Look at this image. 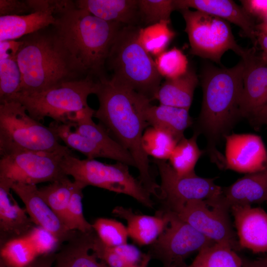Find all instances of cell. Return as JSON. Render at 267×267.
Segmentation results:
<instances>
[{
  "label": "cell",
  "instance_id": "45",
  "mask_svg": "<svg viewBox=\"0 0 267 267\" xmlns=\"http://www.w3.org/2000/svg\"><path fill=\"white\" fill-rule=\"evenodd\" d=\"M257 42L260 44L263 50L262 58L267 62V27L264 24L257 27Z\"/></svg>",
  "mask_w": 267,
  "mask_h": 267
},
{
  "label": "cell",
  "instance_id": "12",
  "mask_svg": "<svg viewBox=\"0 0 267 267\" xmlns=\"http://www.w3.org/2000/svg\"><path fill=\"white\" fill-rule=\"evenodd\" d=\"M163 210L166 226L150 245L148 253L151 258L159 260L163 267H186L184 261L189 256L215 243L174 212Z\"/></svg>",
  "mask_w": 267,
  "mask_h": 267
},
{
  "label": "cell",
  "instance_id": "33",
  "mask_svg": "<svg viewBox=\"0 0 267 267\" xmlns=\"http://www.w3.org/2000/svg\"><path fill=\"white\" fill-rule=\"evenodd\" d=\"M0 254V261L9 267H28L39 257L25 236L1 246Z\"/></svg>",
  "mask_w": 267,
  "mask_h": 267
},
{
  "label": "cell",
  "instance_id": "30",
  "mask_svg": "<svg viewBox=\"0 0 267 267\" xmlns=\"http://www.w3.org/2000/svg\"><path fill=\"white\" fill-rule=\"evenodd\" d=\"M74 187V181L67 176L38 188L40 196L63 222Z\"/></svg>",
  "mask_w": 267,
  "mask_h": 267
},
{
  "label": "cell",
  "instance_id": "16",
  "mask_svg": "<svg viewBox=\"0 0 267 267\" xmlns=\"http://www.w3.org/2000/svg\"><path fill=\"white\" fill-rule=\"evenodd\" d=\"M224 138L225 169L249 174L267 167V152L259 136L233 134Z\"/></svg>",
  "mask_w": 267,
  "mask_h": 267
},
{
  "label": "cell",
  "instance_id": "35",
  "mask_svg": "<svg viewBox=\"0 0 267 267\" xmlns=\"http://www.w3.org/2000/svg\"><path fill=\"white\" fill-rule=\"evenodd\" d=\"M155 63L159 74L166 80L178 78L189 69L186 55L176 47L156 56Z\"/></svg>",
  "mask_w": 267,
  "mask_h": 267
},
{
  "label": "cell",
  "instance_id": "37",
  "mask_svg": "<svg viewBox=\"0 0 267 267\" xmlns=\"http://www.w3.org/2000/svg\"><path fill=\"white\" fill-rule=\"evenodd\" d=\"M21 73L16 60L0 59V103L10 100L19 90Z\"/></svg>",
  "mask_w": 267,
  "mask_h": 267
},
{
  "label": "cell",
  "instance_id": "18",
  "mask_svg": "<svg viewBox=\"0 0 267 267\" xmlns=\"http://www.w3.org/2000/svg\"><path fill=\"white\" fill-rule=\"evenodd\" d=\"M230 210L240 248L267 253V212L249 205L233 206Z\"/></svg>",
  "mask_w": 267,
  "mask_h": 267
},
{
  "label": "cell",
  "instance_id": "31",
  "mask_svg": "<svg viewBox=\"0 0 267 267\" xmlns=\"http://www.w3.org/2000/svg\"><path fill=\"white\" fill-rule=\"evenodd\" d=\"M170 21H162L139 28L137 39L144 49L151 55L157 56L164 51L174 38L175 32L170 28Z\"/></svg>",
  "mask_w": 267,
  "mask_h": 267
},
{
  "label": "cell",
  "instance_id": "4",
  "mask_svg": "<svg viewBox=\"0 0 267 267\" xmlns=\"http://www.w3.org/2000/svg\"><path fill=\"white\" fill-rule=\"evenodd\" d=\"M54 16L52 26L87 74L97 79L105 77L110 48L125 25L97 17L77 7L73 0H69Z\"/></svg>",
  "mask_w": 267,
  "mask_h": 267
},
{
  "label": "cell",
  "instance_id": "28",
  "mask_svg": "<svg viewBox=\"0 0 267 267\" xmlns=\"http://www.w3.org/2000/svg\"><path fill=\"white\" fill-rule=\"evenodd\" d=\"M186 267H243V259L230 246L215 243L198 252Z\"/></svg>",
  "mask_w": 267,
  "mask_h": 267
},
{
  "label": "cell",
  "instance_id": "13",
  "mask_svg": "<svg viewBox=\"0 0 267 267\" xmlns=\"http://www.w3.org/2000/svg\"><path fill=\"white\" fill-rule=\"evenodd\" d=\"M220 196L211 200L189 201L172 211L215 243L239 250L241 248L237 234L229 216L230 209L223 204Z\"/></svg>",
  "mask_w": 267,
  "mask_h": 267
},
{
  "label": "cell",
  "instance_id": "23",
  "mask_svg": "<svg viewBox=\"0 0 267 267\" xmlns=\"http://www.w3.org/2000/svg\"><path fill=\"white\" fill-rule=\"evenodd\" d=\"M112 214L126 221L129 236L140 246L152 244L167 223L163 210L157 211L152 216L136 214L130 208L118 206L113 209Z\"/></svg>",
  "mask_w": 267,
  "mask_h": 267
},
{
  "label": "cell",
  "instance_id": "10",
  "mask_svg": "<svg viewBox=\"0 0 267 267\" xmlns=\"http://www.w3.org/2000/svg\"><path fill=\"white\" fill-rule=\"evenodd\" d=\"M180 11L185 22L190 53L221 63L222 55L232 50L243 58L247 50L236 43L228 21L198 10L183 9Z\"/></svg>",
  "mask_w": 267,
  "mask_h": 267
},
{
  "label": "cell",
  "instance_id": "9",
  "mask_svg": "<svg viewBox=\"0 0 267 267\" xmlns=\"http://www.w3.org/2000/svg\"><path fill=\"white\" fill-rule=\"evenodd\" d=\"M94 112L92 109L65 123L53 121L49 127L66 146L83 154L87 159L106 158L135 167L130 153L102 126L93 122Z\"/></svg>",
  "mask_w": 267,
  "mask_h": 267
},
{
  "label": "cell",
  "instance_id": "1",
  "mask_svg": "<svg viewBox=\"0 0 267 267\" xmlns=\"http://www.w3.org/2000/svg\"><path fill=\"white\" fill-rule=\"evenodd\" d=\"M95 94L99 105L93 117L130 153L139 172V180L151 195L159 198L160 185L151 176L148 156L141 144L143 134L149 126L145 111L151 101L105 77L98 79Z\"/></svg>",
  "mask_w": 267,
  "mask_h": 267
},
{
  "label": "cell",
  "instance_id": "47",
  "mask_svg": "<svg viewBox=\"0 0 267 267\" xmlns=\"http://www.w3.org/2000/svg\"><path fill=\"white\" fill-rule=\"evenodd\" d=\"M250 123L255 129L264 124L267 125V106L259 111Z\"/></svg>",
  "mask_w": 267,
  "mask_h": 267
},
{
  "label": "cell",
  "instance_id": "5",
  "mask_svg": "<svg viewBox=\"0 0 267 267\" xmlns=\"http://www.w3.org/2000/svg\"><path fill=\"white\" fill-rule=\"evenodd\" d=\"M139 28L123 26L117 35L105 65L112 73L110 79L147 97L155 99L162 77L155 60L138 41Z\"/></svg>",
  "mask_w": 267,
  "mask_h": 267
},
{
  "label": "cell",
  "instance_id": "2",
  "mask_svg": "<svg viewBox=\"0 0 267 267\" xmlns=\"http://www.w3.org/2000/svg\"><path fill=\"white\" fill-rule=\"evenodd\" d=\"M244 70L242 59L230 68L207 65L201 75L203 100L194 132L204 135L206 152L211 161L221 169L225 168V158L217 146L240 118L239 107Z\"/></svg>",
  "mask_w": 267,
  "mask_h": 267
},
{
  "label": "cell",
  "instance_id": "3",
  "mask_svg": "<svg viewBox=\"0 0 267 267\" xmlns=\"http://www.w3.org/2000/svg\"><path fill=\"white\" fill-rule=\"evenodd\" d=\"M20 39L16 59L21 83L17 93L39 92L88 76L52 25Z\"/></svg>",
  "mask_w": 267,
  "mask_h": 267
},
{
  "label": "cell",
  "instance_id": "17",
  "mask_svg": "<svg viewBox=\"0 0 267 267\" xmlns=\"http://www.w3.org/2000/svg\"><path fill=\"white\" fill-rule=\"evenodd\" d=\"M11 189L24 203L28 214L35 225L52 233L60 246L76 231L70 230L66 227L40 196L36 185L15 183L11 185Z\"/></svg>",
  "mask_w": 267,
  "mask_h": 267
},
{
  "label": "cell",
  "instance_id": "24",
  "mask_svg": "<svg viewBox=\"0 0 267 267\" xmlns=\"http://www.w3.org/2000/svg\"><path fill=\"white\" fill-rule=\"evenodd\" d=\"M76 6L103 20L135 26L140 20L137 0H77Z\"/></svg>",
  "mask_w": 267,
  "mask_h": 267
},
{
  "label": "cell",
  "instance_id": "8",
  "mask_svg": "<svg viewBox=\"0 0 267 267\" xmlns=\"http://www.w3.org/2000/svg\"><path fill=\"white\" fill-rule=\"evenodd\" d=\"M62 168L67 176L86 186L91 185L130 196L143 205L152 209L151 194L139 179L130 173L128 165L117 162L108 164L95 159H80L73 154L65 155Z\"/></svg>",
  "mask_w": 267,
  "mask_h": 267
},
{
  "label": "cell",
  "instance_id": "22",
  "mask_svg": "<svg viewBox=\"0 0 267 267\" xmlns=\"http://www.w3.org/2000/svg\"><path fill=\"white\" fill-rule=\"evenodd\" d=\"M221 199L230 210L235 205L267 202V167L247 174L230 186L222 187Z\"/></svg>",
  "mask_w": 267,
  "mask_h": 267
},
{
  "label": "cell",
  "instance_id": "27",
  "mask_svg": "<svg viewBox=\"0 0 267 267\" xmlns=\"http://www.w3.org/2000/svg\"><path fill=\"white\" fill-rule=\"evenodd\" d=\"M198 83L195 71L188 69L183 75L166 80L161 85L155 99H157L160 104L189 110Z\"/></svg>",
  "mask_w": 267,
  "mask_h": 267
},
{
  "label": "cell",
  "instance_id": "25",
  "mask_svg": "<svg viewBox=\"0 0 267 267\" xmlns=\"http://www.w3.org/2000/svg\"><path fill=\"white\" fill-rule=\"evenodd\" d=\"M145 117L149 126L169 133L178 142L184 137L185 130L193 125L189 110L162 104L150 103L146 108Z\"/></svg>",
  "mask_w": 267,
  "mask_h": 267
},
{
  "label": "cell",
  "instance_id": "41",
  "mask_svg": "<svg viewBox=\"0 0 267 267\" xmlns=\"http://www.w3.org/2000/svg\"><path fill=\"white\" fill-rule=\"evenodd\" d=\"M93 246L98 256L109 267H135L127 263L111 248L105 245L96 234L93 240Z\"/></svg>",
  "mask_w": 267,
  "mask_h": 267
},
{
  "label": "cell",
  "instance_id": "32",
  "mask_svg": "<svg viewBox=\"0 0 267 267\" xmlns=\"http://www.w3.org/2000/svg\"><path fill=\"white\" fill-rule=\"evenodd\" d=\"M177 143L169 133L151 126L145 130L141 139L146 154L161 160L169 159Z\"/></svg>",
  "mask_w": 267,
  "mask_h": 267
},
{
  "label": "cell",
  "instance_id": "15",
  "mask_svg": "<svg viewBox=\"0 0 267 267\" xmlns=\"http://www.w3.org/2000/svg\"><path fill=\"white\" fill-rule=\"evenodd\" d=\"M242 59L244 70L239 115L250 123L267 106V62L257 56L253 49L247 50Z\"/></svg>",
  "mask_w": 267,
  "mask_h": 267
},
{
  "label": "cell",
  "instance_id": "48",
  "mask_svg": "<svg viewBox=\"0 0 267 267\" xmlns=\"http://www.w3.org/2000/svg\"><path fill=\"white\" fill-rule=\"evenodd\" d=\"M243 267H267V257L253 260L243 259Z\"/></svg>",
  "mask_w": 267,
  "mask_h": 267
},
{
  "label": "cell",
  "instance_id": "34",
  "mask_svg": "<svg viewBox=\"0 0 267 267\" xmlns=\"http://www.w3.org/2000/svg\"><path fill=\"white\" fill-rule=\"evenodd\" d=\"M72 194L68 205L64 219V224L70 230L83 233L93 230L92 224L85 219L83 210V190L86 186L82 183L75 181Z\"/></svg>",
  "mask_w": 267,
  "mask_h": 267
},
{
  "label": "cell",
  "instance_id": "44",
  "mask_svg": "<svg viewBox=\"0 0 267 267\" xmlns=\"http://www.w3.org/2000/svg\"><path fill=\"white\" fill-rule=\"evenodd\" d=\"M22 44L20 39L0 41V59L8 58L16 60V55Z\"/></svg>",
  "mask_w": 267,
  "mask_h": 267
},
{
  "label": "cell",
  "instance_id": "38",
  "mask_svg": "<svg viewBox=\"0 0 267 267\" xmlns=\"http://www.w3.org/2000/svg\"><path fill=\"white\" fill-rule=\"evenodd\" d=\"M140 20L150 25L162 21H170L176 10L174 0H137Z\"/></svg>",
  "mask_w": 267,
  "mask_h": 267
},
{
  "label": "cell",
  "instance_id": "6",
  "mask_svg": "<svg viewBox=\"0 0 267 267\" xmlns=\"http://www.w3.org/2000/svg\"><path fill=\"white\" fill-rule=\"evenodd\" d=\"M97 80L88 75L39 92L16 93L10 100L20 102L37 121L49 117L53 121L65 123L92 109L88 105L87 99L89 95L95 93Z\"/></svg>",
  "mask_w": 267,
  "mask_h": 267
},
{
  "label": "cell",
  "instance_id": "19",
  "mask_svg": "<svg viewBox=\"0 0 267 267\" xmlns=\"http://www.w3.org/2000/svg\"><path fill=\"white\" fill-rule=\"evenodd\" d=\"M176 10L194 8L233 23L254 44L257 42V26L244 9L230 0H174Z\"/></svg>",
  "mask_w": 267,
  "mask_h": 267
},
{
  "label": "cell",
  "instance_id": "42",
  "mask_svg": "<svg viewBox=\"0 0 267 267\" xmlns=\"http://www.w3.org/2000/svg\"><path fill=\"white\" fill-rule=\"evenodd\" d=\"M32 13L27 0H0V16L22 15Z\"/></svg>",
  "mask_w": 267,
  "mask_h": 267
},
{
  "label": "cell",
  "instance_id": "39",
  "mask_svg": "<svg viewBox=\"0 0 267 267\" xmlns=\"http://www.w3.org/2000/svg\"><path fill=\"white\" fill-rule=\"evenodd\" d=\"M38 256L56 252L60 245L48 230L35 225L25 236Z\"/></svg>",
  "mask_w": 267,
  "mask_h": 267
},
{
  "label": "cell",
  "instance_id": "11",
  "mask_svg": "<svg viewBox=\"0 0 267 267\" xmlns=\"http://www.w3.org/2000/svg\"><path fill=\"white\" fill-rule=\"evenodd\" d=\"M71 149L54 152L25 151L0 156V184L11 188L15 183L36 185L52 182L67 175L62 168Z\"/></svg>",
  "mask_w": 267,
  "mask_h": 267
},
{
  "label": "cell",
  "instance_id": "43",
  "mask_svg": "<svg viewBox=\"0 0 267 267\" xmlns=\"http://www.w3.org/2000/svg\"><path fill=\"white\" fill-rule=\"evenodd\" d=\"M242 7L252 17L258 16L265 20L267 18V0H241Z\"/></svg>",
  "mask_w": 267,
  "mask_h": 267
},
{
  "label": "cell",
  "instance_id": "21",
  "mask_svg": "<svg viewBox=\"0 0 267 267\" xmlns=\"http://www.w3.org/2000/svg\"><path fill=\"white\" fill-rule=\"evenodd\" d=\"M10 190L0 184V246L25 236L35 226L26 209L19 205Z\"/></svg>",
  "mask_w": 267,
  "mask_h": 267
},
{
  "label": "cell",
  "instance_id": "49",
  "mask_svg": "<svg viewBox=\"0 0 267 267\" xmlns=\"http://www.w3.org/2000/svg\"><path fill=\"white\" fill-rule=\"evenodd\" d=\"M0 267H9L5 265L2 261H0Z\"/></svg>",
  "mask_w": 267,
  "mask_h": 267
},
{
  "label": "cell",
  "instance_id": "7",
  "mask_svg": "<svg viewBox=\"0 0 267 267\" xmlns=\"http://www.w3.org/2000/svg\"><path fill=\"white\" fill-rule=\"evenodd\" d=\"M49 127L29 115L16 100L0 103V155L25 151L54 152L69 148Z\"/></svg>",
  "mask_w": 267,
  "mask_h": 267
},
{
  "label": "cell",
  "instance_id": "36",
  "mask_svg": "<svg viewBox=\"0 0 267 267\" xmlns=\"http://www.w3.org/2000/svg\"><path fill=\"white\" fill-rule=\"evenodd\" d=\"M92 226L99 239L106 246L116 247L127 243V228L115 220L98 218Z\"/></svg>",
  "mask_w": 267,
  "mask_h": 267
},
{
  "label": "cell",
  "instance_id": "40",
  "mask_svg": "<svg viewBox=\"0 0 267 267\" xmlns=\"http://www.w3.org/2000/svg\"><path fill=\"white\" fill-rule=\"evenodd\" d=\"M110 248L127 263L135 267H147L151 259L148 253L145 254L135 246L127 243Z\"/></svg>",
  "mask_w": 267,
  "mask_h": 267
},
{
  "label": "cell",
  "instance_id": "50",
  "mask_svg": "<svg viewBox=\"0 0 267 267\" xmlns=\"http://www.w3.org/2000/svg\"><path fill=\"white\" fill-rule=\"evenodd\" d=\"M264 23L267 27V18L264 20Z\"/></svg>",
  "mask_w": 267,
  "mask_h": 267
},
{
  "label": "cell",
  "instance_id": "26",
  "mask_svg": "<svg viewBox=\"0 0 267 267\" xmlns=\"http://www.w3.org/2000/svg\"><path fill=\"white\" fill-rule=\"evenodd\" d=\"M55 22L51 11H35L28 14L0 16V41L18 40Z\"/></svg>",
  "mask_w": 267,
  "mask_h": 267
},
{
  "label": "cell",
  "instance_id": "29",
  "mask_svg": "<svg viewBox=\"0 0 267 267\" xmlns=\"http://www.w3.org/2000/svg\"><path fill=\"white\" fill-rule=\"evenodd\" d=\"M198 135L194 132L190 138L183 137L177 143L169 157L170 165L179 176L195 173V165L204 152L200 149L197 143Z\"/></svg>",
  "mask_w": 267,
  "mask_h": 267
},
{
  "label": "cell",
  "instance_id": "46",
  "mask_svg": "<svg viewBox=\"0 0 267 267\" xmlns=\"http://www.w3.org/2000/svg\"><path fill=\"white\" fill-rule=\"evenodd\" d=\"M56 252L38 257L28 267H53Z\"/></svg>",
  "mask_w": 267,
  "mask_h": 267
},
{
  "label": "cell",
  "instance_id": "14",
  "mask_svg": "<svg viewBox=\"0 0 267 267\" xmlns=\"http://www.w3.org/2000/svg\"><path fill=\"white\" fill-rule=\"evenodd\" d=\"M161 178V198L165 209L173 211L193 200L215 199L222 187L216 184L215 178L200 177L196 174L179 176L165 160L154 161Z\"/></svg>",
  "mask_w": 267,
  "mask_h": 267
},
{
  "label": "cell",
  "instance_id": "20",
  "mask_svg": "<svg viewBox=\"0 0 267 267\" xmlns=\"http://www.w3.org/2000/svg\"><path fill=\"white\" fill-rule=\"evenodd\" d=\"M95 234L76 231L56 252L53 267H109L94 250Z\"/></svg>",
  "mask_w": 267,
  "mask_h": 267
}]
</instances>
